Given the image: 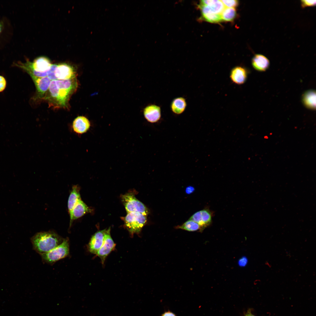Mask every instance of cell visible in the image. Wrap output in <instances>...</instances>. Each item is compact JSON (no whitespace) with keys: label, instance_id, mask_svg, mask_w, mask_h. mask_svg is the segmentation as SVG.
Returning a JSON list of instances; mask_svg holds the SVG:
<instances>
[{"label":"cell","instance_id":"obj_1","mask_svg":"<svg viewBox=\"0 0 316 316\" xmlns=\"http://www.w3.org/2000/svg\"><path fill=\"white\" fill-rule=\"evenodd\" d=\"M76 78L66 80H51L42 99L47 101L50 107L54 108H68V102L78 87Z\"/></svg>","mask_w":316,"mask_h":316},{"label":"cell","instance_id":"obj_2","mask_svg":"<svg viewBox=\"0 0 316 316\" xmlns=\"http://www.w3.org/2000/svg\"><path fill=\"white\" fill-rule=\"evenodd\" d=\"M64 238L52 231L37 233L31 238L33 249L40 255L53 249L63 241Z\"/></svg>","mask_w":316,"mask_h":316},{"label":"cell","instance_id":"obj_3","mask_svg":"<svg viewBox=\"0 0 316 316\" xmlns=\"http://www.w3.org/2000/svg\"><path fill=\"white\" fill-rule=\"evenodd\" d=\"M52 64L49 59L42 56L37 58L32 61L28 59L25 63L18 61L14 63L13 66L22 69L30 76L43 78L47 77L48 71Z\"/></svg>","mask_w":316,"mask_h":316},{"label":"cell","instance_id":"obj_4","mask_svg":"<svg viewBox=\"0 0 316 316\" xmlns=\"http://www.w3.org/2000/svg\"><path fill=\"white\" fill-rule=\"evenodd\" d=\"M69 254V241L64 238L62 242L50 251L40 255L43 262L52 264L68 256Z\"/></svg>","mask_w":316,"mask_h":316},{"label":"cell","instance_id":"obj_5","mask_svg":"<svg viewBox=\"0 0 316 316\" xmlns=\"http://www.w3.org/2000/svg\"><path fill=\"white\" fill-rule=\"evenodd\" d=\"M124 221L127 229L131 234L138 233L146 222V216L139 212H129L124 217Z\"/></svg>","mask_w":316,"mask_h":316},{"label":"cell","instance_id":"obj_6","mask_svg":"<svg viewBox=\"0 0 316 316\" xmlns=\"http://www.w3.org/2000/svg\"><path fill=\"white\" fill-rule=\"evenodd\" d=\"M121 199L127 213L138 212L146 216L148 214L147 208L135 197L133 194L128 193L122 195Z\"/></svg>","mask_w":316,"mask_h":316},{"label":"cell","instance_id":"obj_7","mask_svg":"<svg viewBox=\"0 0 316 316\" xmlns=\"http://www.w3.org/2000/svg\"><path fill=\"white\" fill-rule=\"evenodd\" d=\"M198 7L201 14H221L225 8L221 0H204L200 1Z\"/></svg>","mask_w":316,"mask_h":316},{"label":"cell","instance_id":"obj_8","mask_svg":"<svg viewBox=\"0 0 316 316\" xmlns=\"http://www.w3.org/2000/svg\"><path fill=\"white\" fill-rule=\"evenodd\" d=\"M76 72L75 68L66 63L57 64L55 72L57 80H66L76 78Z\"/></svg>","mask_w":316,"mask_h":316},{"label":"cell","instance_id":"obj_9","mask_svg":"<svg viewBox=\"0 0 316 316\" xmlns=\"http://www.w3.org/2000/svg\"><path fill=\"white\" fill-rule=\"evenodd\" d=\"M110 231V228L106 229L103 244L96 254L100 258L102 264L107 256L115 246V244L111 237Z\"/></svg>","mask_w":316,"mask_h":316},{"label":"cell","instance_id":"obj_10","mask_svg":"<svg viewBox=\"0 0 316 316\" xmlns=\"http://www.w3.org/2000/svg\"><path fill=\"white\" fill-rule=\"evenodd\" d=\"M35 85L36 94L34 99H42L49 87L51 80L47 77L39 78L30 76Z\"/></svg>","mask_w":316,"mask_h":316},{"label":"cell","instance_id":"obj_11","mask_svg":"<svg viewBox=\"0 0 316 316\" xmlns=\"http://www.w3.org/2000/svg\"><path fill=\"white\" fill-rule=\"evenodd\" d=\"M189 219L197 223L202 230L210 224L212 216L210 211L208 209H205L194 214Z\"/></svg>","mask_w":316,"mask_h":316},{"label":"cell","instance_id":"obj_12","mask_svg":"<svg viewBox=\"0 0 316 316\" xmlns=\"http://www.w3.org/2000/svg\"><path fill=\"white\" fill-rule=\"evenodd\" d=\"M105 230L98 231L92 236L87 246L91 253L96 255L101 248L104 241Z\"/></svg>","mask_w":316,"mask_h":316},{"label":"cell","instance_id":"obj_13","mask_svg":"<svg viewBox=\"0 0 316 316\" xmlns=\"http://www.w3.org/2000/svg\"><path fill=\"white\" fill-rule=\"evenodd\" d=\"M143 114L145 118L148 122L152 123H156L161 117V108L155 104H150L144 109Z\"/></svg>","mask_w":316,"mask_h":316},{"label":"cell","instance_id":"obj_14","mask_svg":"<svg viewBox=\"0 0 316 316\" xmlns=\"http://www.w3.org/2000/svg\"><path fill=\"white\" fill-rule=\"evenodd\" d=\"M248 75V71L245 68L237 66L232 69L230 77L232 82L239 85L243 84L245 82Z\"/></svg>","mask_w":316,"mask_h":316},{"label":"cell","instance_id":"obj_15","mask_svg":"<svg viewBox=\"0 0 316 316\" xmlns=\"http://www.w3.org/2000/svg\"><path fill=\"white\" fill-rule=\"evenodd\" d=\"M91 211L87 205L81 199L80 200L74 207L70 216V227L71 226L73 221L81 217Z\"/></svg>","mask_w":316,"mask_h":316},{"label":"cell","instance_id":"obj_16","mask_svg":"<svg viewBox=\"0 0 316 316\" xmlns=\"http://www.w3.org/2000/svg\"><path fill=\"white\" fill-rule=\"evenodd\" d=\"M73 128L76 133L82 134L86 132L90 127L88 119L85 116H80L76 117L73 123Z\"/></svg>","mask_w":316,"mask_h":316},{"label":"cell","instance_id":"obj_17","mask_svg":"<svg viewBox=\"0 0 316 316\" xmlns=\"http://www.w3.org/2000/svg\"><path fill=\"white\" fill-rule=\"evenodd\" d=\"M253 68L260 71H265L269 67L270 62L269 59L265 56L260 54H255L252 60Z\"/></svg>","mask_w":316,"mask_h":316},{"label":"cell","instance_id":"obj_18","mask_svg":"<svg viewBox=\"0 0 316 316\" xmlns=\"http://www.w3.org/2000/svg\"><path fill=\"white\" fill-rule=\"evenodd\" d=\"M81 199L79 188L77 185L73 186L68 200V207L70 216L75 205Z\"/></svg>","mask_w":316,"mask_h":316},{"label":"cell","instance_id":"obj_19","mask_svg":"<svg viewBox=\"0 0 316 316\" xmlns=\"http://www.w3.org/2000/svg\"><path fill=\"white\" fill-rule=\"evenodd\" d=\"M186 106L185 99L182 97H179L173 100L171 104L170 108L174 113L180 114L185 111Z\"/></svg>","mask_w":316,"mask_h":316},{"label":"cell","instance_id":"obj_20","mask_svg":"<svg viewBox=\"0 0 316 316\" xmlns=\"http://www.w3.org/2000/svg\"><path fill=\"white\" fill-rule=\"evenodd\" d=\"M302 101L304 105L307 108L312 109H315L316 93L313 90L305 92L302 97Z\"/></svg>","mask_w":316,"mask_h":316},{"label":"cell","instance_id":"obj_21","mask_svg":"<svg viewBox=\"0 0 316 316\" xmlns=\"http://www.w3.org/2000/svg\"><path fill=\"white\" fill-rule=\"evenodd\" d=\"M236 11L234 8H225L221 14L223 21H231L236 16Z\"/></svg>","mask_w":316,"mask_h":316},{"label":"cell","instance_id":"obj_22","mask_svg":"<svg viewBox=\"0 0 316 316\" xmlns=\"http://www.w3.org/2000/svg\"><path fill=\"white\" fill-rule=\"evenodd\" d=\"M177 228L190 231H195L199 229L201 230L200 226L197 223L189 219L182 225L178 226Z\"/></svg>","mask_w":316,"mask_h":316},{"label":"cell","instance_id":"obj_23","mask_svg":"<svg viewBox=\"0 0 316 316\" xmlns=\"http://www.w3.org/2000/svg\"><path fill=\"white\" fill-rule=\"evenodd\" d=\"M200 19L213 23H218L223 21L221 16V14H201V16Z\"/></svg>","mask_w":316,"mask_h":316},{"label":"cell","instance_id":"obj_24","mask_svg":"<svg viewBox=\"0 0 316 316\" xmlns=\"http://www.w3.org/2000/svg\"><path fill=\"white\" fill-rule=\"evenodd\" d=\"M57 64H52L50 69L48 71L47 77L51 80H57L55 75V70Z\"/></svg>","mask_w":316,"mask_h":316},{"label":"cell","instance_id":"obj_25","mask_svg":"<svg viewBox=\"0 0 316 316\" xmlns=\"http://www.w3.org/2000/svg\"><path fill=\"white\" fill-rule=\"evenodd\" d=\"M225 7L226 8H233L237 6L238 4V1L236 0H221Z\"/></svg>","mask_w":316,"mask_h":316},{"label":"cell","instance_id":"obj_26","mask_svg":"<svg viewBox=\"0 0 316 316\" xmlns=\"http://www.w3.org/2000/svg\"><path fill=\"white\" fill-rule=\"evenodd\" d=\"M301 6L304 8L308 6H313L315 5L316 0H303L301 1Z\"/></svg>","mask_w":316,"mask_h":316},{"label":"cell","instance_id":"obj_27","mask_svg":"<svg viewBox=\"0 0 316 316\" xmlns=\"http://www.w3.org/2000/svg\"><path fill=\"white\" fill-rule=\"evenodd\" d=\"M6 81L5 78L0 75V92L4 90L6 87Z\"/></svg>","mask_w":316,"mask_h":316},{"label":"cell","instance_id":"obj_28","mask_svg":"<svg viewBox=\"0 0 316 316\" xmlns=\"http://www.w3.org/2000/svg\"><path fill=\"white\" fill-rule=\"evenodd\" d=\"M248 260L246 257H243L239 260L238 264L241 266H245L247 264Z\"/></svg>","mask_w":316,"mask_h":316},{"label":"cell","instance_id":"obj_29","mask_svg":"<svg viewBox=\"0 0 316 316\" xmlns=\"http://www.w3.org/2000/svg\"><path fill=\"white\" fill-rule=\"evenodd\" d=\"M194 190V188L192 186L187 187L186 190V192L188 194H190L192 193Z\"/></svg>","mask_w":316,"mask_h":316},{"label":"cell","instance_id":"obj_30","mask_svg":"<svg viewBox=\"0 0 316 316\" xmlns=\"http://www.w3.org/2000/svg\"><path fill=\"white\" fill-rule=\"evenodd\" d=\"M161 316H176V315L172 312L170 311H168L165 312L161 315Z\"/></svg>","mask_w":316,"mask_h":316},{"label":"cell","instance_id":"obj_31","mask_svg":"<svg viewBox=\"0 0 316 316\" xmlns=\"http://www.w3.org/2000/svg\"><path fill=\"white\" fill-rule=\"evenodd\" d=\"M4 28V23L2 21H0V34Z\"/></svg>","mask_w":316,"mask_h":316},{"label":"cell","instance_id":"obj_32","mask_svg":"<svg viewBox=\"0 0 316 316\" xmlns=\"http://www.w3.org/2000/svg\"><path fill=\"white\" fill-rule=\"evenodd\" d=\"M245 316H255L253 315L250 312H248L246 314Z\"/></svg>","mask_w":316,"mask_h":316}]
</instances>
